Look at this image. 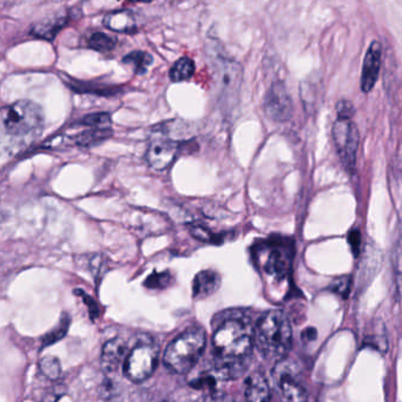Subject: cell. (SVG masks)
Segmentation results:
<instances>
[{
	"label": "cell",
	"instance_id": "1",
	"mask_svg": "<svg viewBox=\"0 0 402 402\" xmlns=\"http://www.w3.org/2000/svg\"><path fill=\"white\" fill-rule=\"evenodd\" d=\"M255 345V327L249 316L234 311L224 318L213 335L216 372L222 379L242 375L251 362Z\"/></svg>",
	"mask_w": 402,
	"mask_h": 402
},
{
	"label": "cell",
	"instance_id": "2",
	"mask_svg": "<svg viewBox=\"0 0 402 402\" xmlns=\"http://www.w3.org/2000/svg\"><path fill=\"white\" fill-rule=\"evenodd\" d=\"M43 129L44 114L37 103L23 99L3 107L1 130L8 138V147L22 148L34 141Z\"/></svg>",
	"mask_w": 402,
	"mask_h": 402
},
{
	"label": "cell",
	"instance_id": "3",
	"mask_svg": "<svg viewBox=\"0 0 402 402\" xmlns=\"http://www.w3.org/2000/svg\"><path fill=\"white\" fill-rule=\"evenodd\" d=\"M292 330L282 311H267L255 326V345L267 360L275 364L287 357L292 348Z\"/></svg>",
	"mask_w": 402,
	"mask_h": 402
},
{
	"label": "cell",
	"instance_id": "4",
	"mask_svg": "<svg viewBox=\"0 0 402 402\" xmlns=\"http://www.w3.org/2000/svg\"><path fill=\"white\" fill-rule=\"evenodd\" d=\"M205 334L200 328L188 329L168 345L164 353V364L177 374H186L194 368L204 352Z\"/></svg>",
	"mask_w": 402,
	"mask_h": 402
},
{
	"label": "cell",
	"instance_id": "5",
	"mask_svg": "<svg viewBox=\"0 0 402 402\" xmlns=\"http://www.w3.org/2000/svg\"><path fill=\"white\" fill-rule=\"evenodd\" d=\"M335 150L345 170L353 174L357 168L360 133L353 118L338 117L332 129Z\"/></svg>",
	"mask_w": 402,
	"mask_h": 402
},
{
	"label": "cell",
	"instance_id": "6",
	"mask_svg": "<svg viewBox=\"0 0 402 402\" xmlns=\"http://www.w3.org/2000/svg\"><path fill=\"white\" fill-rule=\"evenodd\" d=\"M274 381L276 383L285 402H307L308 391L297 364L287 357L277 362L273 369Z\"/></svg>",
	"mask_w": 402,
	"mask_h": 402
},
{
	"label": "cell",
	"instance_id": "7",
	"mask_svg": "<svg viewBox=\"0 0 402 402\" xmlns=\"http://www.w3.org/2000/svg\"><path fill=\"white\" fill-rule=\"evenodd\" d=\"M158 362V352L155 345H137L124 362L126 378L133 382H143L155 372Z\"/></svg>",
	"mask_w": 402,
	"mask_h": 402
},
{
	"label": "cell",
	"instance_id": "8",
	"mask_svg": "<svg viewBox=\"0 0 402 402\" xmlns=\"http://www.w3.org/2000/svg\"><path fill=\"white\" fill-rule=\"evenodd\" d=\"M263 109L267 117L275 123L290 121L294 114L292 96L282 82L271 84L263 100Z\"/></svg>",
	"mask_w": 402,
	"mask_h": 402
},
{
	"label": "cell",
	"instance_id": "9",
	"mask_svg": "<svg viewBox=\"0 0 402 402\" xmlns=\"http://www.w3.org/2000/svg\"><path fill=\"white\" fill-rule=\"evenodd\" d=\"M268 256L265 262V270L270 276L285 278L292 267L294 248L288 239H271L268 244Z\"/></svg>",
	"mask_w": 402,
	"mask_h": 402
},
{
	"label": "cell",
	"instance_id": "10",
	"mask_svg": "<svg viewBox=\"0 0 402 402\" xmlns=\"http://www.w3.org/2000/svg\"><path fill=\"white\" fill-rule=\"evenodd\" d=\"M218 71L220 85L224 105L232 110L239 102V89L242 83V68L237 61L222 59Z\"/></svg>",
	"mask_w": 402,
	"mask_h": 402
},
{
	"label": "cell",
	"instance_id": "11",
	"mask_svg": "<svg viewBox=\"0 0 402 402\" xmlns=\"http://www.w3.org/2000/svg\"><path fill=\"white\" fill-rule=\"evenodd\" d=\"M181 151V144L177 141L158 138L149 144L145 160L154 170L163 171L174 163Z\"/></svg>",
	"mask_w": 402,
	"mask_h": 402
},
{
	"label": "cell",
	"instance_id": "12",
	"mask_svg": "<svg viewBox=\"0 0 402 402\" xmlns=\"http://www.w3.org/2000/svg\"><path fill=\"white\" fill-rule=\"evenodd\" d=\"M381 61H382V45L378 40H374L371 43L366 52L361 73V90L366 94L372 91L379 80Z\"/></svg>",
	"mask_w": 402,
	"mask_h": 402
},
{
	"label": "cell",
	"instance_id": "13",
	"mask_svg": "<svg viewBox=\"0 0 402 402\" xmlns=\"http://www.w3.org/2000/svg\"><path fill=\"white\" fill-rule=\"evenodd\" d=\"M244 395L247 402H277L268 380L260 372L248 376Z\"/></svg>",
	"mask_w": 402,
	"mask_h": 402
},
{
	"label": "cell",
	"instance_id": "14",
	"mask_svg": "<svg viewBox=\"0 0 402 402\" xmlns=\"http://www.w3.org/2000/svg\"><path fill=\"white\" fill-rule=\"evenodd\" d=\"M128 347L121 338H111L103 345L102 366L104 371L107 373L117 371L121 362L126 360Z\"/></svg>",
	"mask_w": 402,
	"mask_h": 402
},
{
	"label": "cell",
	"instance_id": "15",
	"mask_svg": "<svg viewBox=\"0 0 402 402\" xmlns=\"http://www.w3.org/2000/svg\"><path fill=\"white\" fill-rule=\"evenodd\" d=\"M220 274L215 270H202L195 276L193 282V294L195 299H204L213 295L220 288Z\"/></svg>",
	"mask_w": 402,
	"mask_h": 402
},
{
	"label": "cell",
	"instance_id": "16",
	"mask_svg": "<svg viewBox=\"0 0 402 402\" xmlns=\"http://www.w3.org/2000/svg\"><path fill=\"white\" fill-rule=\"evenodd\" d=\"M104 27L119 34H133L136 31V20L133 12L128 10H117L107 13L103 20Z\"/></svg>",
	"mask_w": 402,
	"mask_h": 402
},
{
	"label": "cell",
	"instance_id": "17",
	"mask_svg": "<svg viewBox=\"0 0 402 402\" xmlns=\"http://www.w3.org/2000/svg\"><path fill=\"white\" fill-rule=\"evenodd\" d=\"M66 23H68V17H65V15H57L54 18H47V20L34 24L31 34L38 38L54 40L58 32L65 27Z\"/></svg>",
	"mask_w": 402,
	"mask_h": 402
},
{
	"label": "cell",
	"instance_id": "18",
	"mask_svg": "<svg viewBox=\"0 0 402 402\" xmlns=\"http://www.w3.org/2000/svg\"><path fill=\"white\" fill-rule=\"evenodd\" d=\"M112 135L111 129H89L73 137V141L77 145L87 148L95 144L96 142H102Z\"/></svg>",
	"mask_w": 402,
	"mask_h": 402
},
{
	"label": "cell",
	"instance_id": "19",
	"mask_svg": "<svg viewBox=\"0 0 402 402\" xmlns=\"http://www.w3.org/2000/svg\"><path fill=\"white\" fill-rule=\"evenodd\" d=\"M195 61L189 57H182L170 68L169 77L172 82H183L194 76Z\"/></svg>",
	"mask_w": 402,
	"mask_h": 402
},
{
	"label": "cell",
	"instance_id": "20",
	"mask_svg": "<svg viewBox=\"0 0 402 402\" xmlns=\"http://www.w3.org/2000/svg\"><path fill=\"white\" fill-rule=\"evenodd\" d=\"M152 61L154 58L151 54L145 51H133L123 58L126 64L133 65L135 73L138 75H144L148 71L149 66L152 64Z\"/></svg>",
	"mask_w": 402,
	"mask_h": 402
},
{
	"label": "cell",
	"instance_id": "21",
	"mask_svg": "<svg viewBox=\"0 0 402 402\" xmlns=\"http://www.w3.org/2000/svg\"><path fill=\"white\" fill-rule=\"evenodd\" d=\"M87 44L91 49L99 52H107L114 50L117 45V39L111 37L104 32H95L87 40Z\"/></svg>",
	"mask_w": 402,
	"mask_h": 402
},
{
	"label": "cell",
	"instance_id": "22",
	"mask_svg": "<svg viewBox=\"0 0 402 402\" xmlns=\"http://www.w3.org/2000/svg\"><path fill=\"white\" fill-rule=\"evenodd\" d=\"M80 124L89 126L91 129H110L111 116L107 112L87 114L80 121Z\"/></svg>",
	"mask_w": 402,
	"mask_h": 402
},
{
	"label": "cell",
	"instance_id": "23",
	"mask_svg": "<svg viewBox=\"0 0 402 402\" xmlns=\"http://www.w3.org/2000/svg\"><path fill=\"white\" fill-rule=\"evenodd\" d=\"M40 372L50 380H57L61 376V364L57 357H43L39 362Z\"/></svg>",
	"mask_w": 402,
	"mask_h": 402
},
{
	"label": "cell",
	"instance_id": "24",
	"mask_svg": "<svg viewBox=\"0 0 402 402\" xmlns=\"http://www.w3.org/2000/svg\"><path fill=\"white\" fill-rule=\"evenodd\" d=\"M171 278H172L171 274L168 271L154 273L147 278L144 285L150 289H163L170 285Z\"/></svg>",
	"mask_w": 402,
	"mask_h": 402
},
{
	"label": "cell",
	"instance_id": "25",
	"mask_svg": "<svg viewBox=\"0 0 402 402\" xmlns=\"http://www.w3.org/2000/svg\"><path fill=\"white\" fill-rule=\"evenodd\" d=\"M68 323L70 322H68V316L64 318V319H61L59 325H58V326L56 327L51 333L46 334L45 338H44V342H43L44 347H46V345H51L56 341H59V340L66 334L68 328Z\"/></svg>",
	"mask_w": 402,
	"mask_h": 402
},
{
	"label": "cell",
	"instance_id": "26",
	"mask_svg": "<svg viewBox=\"0 0 402 402\" xmlns=\"http://www.w3.org/2000/svg\"><path fill=\"white\" fill-rule=\"evenodd\" d=\"M190 234L201 242H217L216 237H215L216 235H214L213 232L203 225H193L190 228Z\"/></svg>",
	"mask_w": 402,
	"mask_h": 402
},
{
	"label": "cell",
	"instance_id": "27",
	"mask_svg": "<svg viewBox=\"0 0 402 402\" xmlns=\"http://www.w3.org/2000/svg\"><path fill=\"white\" fill-rule=\"evenodd\" d=\"M350 285H352L350 277L342 276L333 281V283L330 285V289L336 294H340V295L345 297L350 292Z\"/></svg>",
	"mask_w": 402,
	"mask_h": 402
},
{
	"label": "cell",
	"instance_id": "28",
	"mask_svg": "<svg viewBox=\"0 0 402 402\" xmlns=\"http://www.w3.org/2000/svg\"><path fill=\"white\" fill-rule=\"evenodd\" d=\"M336 114L338 117L353 118L355 114V107L353 103L349 100H340L336 105Z\"/></svg>",
	"mask_w": 402,
	"mask_h": 402
},
{
	"label": "cell",
	"instance_id": "29",
	"mask_svg": "<svg viewBox=\"0 0 402 402\" xmlns=\"http://www.w3.org/2000/svg\"><path fill=\"white\" fill-rule=\"evenodd\" d=\"M200 402H235V400L228 394H210L202 399Z\"/></svg>",
	"mask_w": 402,
	"mask_h": 402
},
{
	"label": "cell",
	"instance_id": "30",
	"mask_svg": "<svg viewBox=\"0 0 402 402\" xmlns=\"http://www.w3.org/2000/svg\"><path fill=\"white\" fill-rule=\"evenodd\" d=\"M349 243H350V246H352L353 253L357 254L359 249H360L361 244L360 232H357V230H353V232H350V235H349Z\"/></svg>",
	"mask_w": 402,
	"mask_h": 402
}]
</instances>
